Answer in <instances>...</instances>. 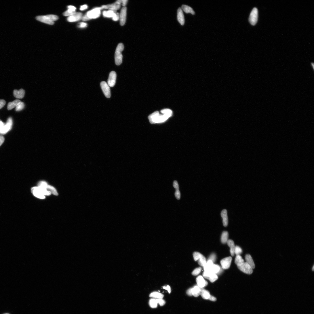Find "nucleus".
<instances>
[{"label": "nucleus", "mask_w": 314, "mask_h": 314, "mask_svg": "<svg viewBox=\"0 0 314 314\" xmlns=\"http://www.w3.org/2000/svg\"><path fill=\"white\" fill-rule=\"evenodd\" d=\"M198 260L199 264L203 267L205 265L207 262L206 258L203 254L201 255V256Z\"/></svg>", "instance_id": "obj_32"}, {"label": "nucleus", "mask_w": 314, "mask_h": 314, "mask_svg": "<svg viewBox=\"0 0 314 314\" xmlns=\"http://www.w3.org/2000/svg\"><path fill=\"white\" fill-rule=\"evenodd\" d=\"M312 271H314V265H313V268H312Z\"/></svg>", "instance_id": "obj_57"}, {"label": "nucleus", "mask_w": 314, "mask_h": 314, "mask_svg": "<svg viewBox=\"0 0 314 314\" xmlns=\"http://www.w3.org/2000/svg\"><path fill=\"white\" fill-rule=\"evenodd\" d=\"M158 303L156 299L152 298L150 299L149 302L150 306L152 308H156L157 306Z\"/></svg>", "instance_id": "obj_35"}, {"label": "nucleus", "mask_w": 314, "mask_h": 314, "mask_svg": "<svg viewBox=\"0 0 314 314\" xmlns=\"http://www.w3.org/2000/svg\"><path fill=\"white\" fill-rule=\"evenodd\" d=\"M25 94V90L22 89L19 90H15L13 91L14 96L17 98L22 99L24 98Z\"/></svg>", "instance_id": "obj_19"}, {"label": "nucleus", "mask_w": 314, "mask_h": 314, "mask_svg": "<svg viewBox=\"0 0 314 314\" xmlns=\"http://www.w3.org/2000/svg\"><path fill=\"white\" fill-rule=\"evenodd\" d=\"M214 263L211 260H208L203 267L204 271H209Z\"/></svg>", "instance_id": "obj_30"}, {"label": "nucleus", "mask_w": 314, "mask_h": 314, "mask_svg": "<svg viewBox=\"0 0 314 314\" xmlns=\"http://www.w3.org/2000/svg\"><path fill=\"white\" fill-rule=\"evenodd\" d=\"M216 259V255L215 254L213 253L210 255L208 260H211L213 262L215 261Z\"/></svg>", "instance_id": "obj_44"}, {"label": "nucleus", "mask_w": 314, "mask_h": 314, "mask_svg": "<svg viewBox=\"0 0 314 314\" xmlns=\"http://www.w3.org/2000/svg\"><path fill=\"white\" fill-rule=\"evenodd\" d=\"M117 11L111 10H105L103 12V15L104 17L110 18L113 17Z\"/></svg>", "instance_id": "obj_25"}, {"label": "nucleus", "mask_w": 314, "mask_h": 314, "mask_svg": "<svg viewBox=\"0 0 314 314\" xmlns=\"http://www.w3.org/2000/svg\"><path fill=\"white\" fill-rule=\"evenodd\" d=\"M202 255L201 253L198 252H195L193 253L194 259L195 261H197L201 257Z\"/></svg>", "instance_id": "obj_41"}, {"label": "nucleus", "mask_w": 314, "mask_h": 314, "mask_svg": "<svg viewBox=\"0 0 314 314\" xmlns=\"http://www.w3.org/2000/svg\"><path fill=\"white\" fill-rule=\"evenodd\" d=\"M197 286L201 288L205 287L208 285V282L204 280L203 277L201 275L199 276L196 279Z\"/></svg>", "instance_id": "obj_15"}, {"label": "nucleus", "mask_w": 314, "mask_h": 314, "mask_svg": "<svg viewBox=\"0 0 314 314\" xmlns=\"http://www.w3.org/2000/svg\"><path fill=\"white\" fill-rule=\"evenodd\" d=\"M149 296L151 298L156 299H163L164 297L163 294L157 292H154L151 293Z\"/></svg>", "instance_id": "obj_28"}, {"label": "nucleus", "mask_w": 314, "mask_h": 314, "mask_svg": "<svg viewBox=\"0 0 314 314\" xmlns=\"http://www.w3.org/2000/svg\"><path fill=\"white\" fill-rule=\"evenodd\" d=\"M227 245L230 248V252L232 256H233L235 255V246L234 242L232 240H228L227 242Z\"/></svg>", "instance_id": "obj_21"}, {"label": "nucleus", "mask_w": 314, "mask_h": 314, "mask_svg": "<svg viewBox=\"0 0 314 314\" xmlns=\"http://www.w3.org/2000/svg\"><path fill=\"white\" fill-rule=\"evenodd\" d=\"M201 289L202 288L197 286H195L193 288H191L192 295L195 297L199 296L201 294Z\"/></svg>", "instance_id": "obj_20"}, {"label": "nucleus", "mask_w": 314, "mask_h": 314, "mask_svg": "<svg viewBox=\"0 0 314 314\" xmlns=\"http://www.w3.org/2000/svg\"><path fill=\"white\" fill-rule=\"evenodd\" d=\"M163 288L164 289L167 290L168 293H169V294L171 292V288L169 286H164Z\"/></svg>", "instance_id": "obj_51"}, {"label": "nucleus", "mask_w": 314, "mask_h": 314, "mask_svg": "<svg viewBox=\"0 0 314 314\" xmlns=\"http://www.w3.org/2000/svg\"><path fill=\"white\" fill-rule=\"evenodd\" d=\"M244 262V261L240 255H237L236 257L235 262L237 266L239 265Z\"/></svg>", "instance_id": "obj_33"}, {"label": "nucleus", "mask_w": 314, "mask_h": 314, "mask_svg": "<svg viewBox=\"0 0 314 314\" xmlns=\"http://www.w3.org/2000/svg\"><path fill=\"white\" fill-rule=\"evenodd\" d=\"M173 186L176 190L179 189V186L177 181H174L173 183Z\"/></svg>", "instance_id": "obj_48"}, {"label": "nucleus", "mask_w": 314, "mask_h": 314, "mask_svg": "<svg viewBox=\"0 0 314 314\" xmlns=\"http://www.w3.org/2000/svg\"><path fill=\"white\" fill-rule=\"evenodd\" d=\"M161 112L162 114H165L167 115L169 118L172 116V111L169 109H163V110L161 111Z\"/></svg>", "instance_id": "obj_34"}, {"label": "nucleus", "mask_w": 314, "mask_h": 314, "mask_svg": "<svg viewBox=\"0 0 314 314\" xmlns=\"http://www.w3.org/2000/svg\"><path fill=\"white\" fill-rule=\"evenodd\" d=\"M202 270V268L201 267L197 268L195 269L194 270L192 274L193 275L196 276L199 274Z\"/></svg>", "instance_id": "obj_40"}, {"label": "nucleus", "mask_w": 314, "mask_h": 314, "mask_svg": "<svg viewBox=\"0 0 314 314\" xmlns=\"http://www.w3.org/2000/svg\"><path fill=\"white\" fill-rule=\"evenodd\" d=\"M83 14L81 13L76 12L73 15L69 16L67 18V20L68 22H73L77 21L82 19Z\"/></svg>", "instance_id": "obj_14"}, {"label": "nucleus", "mask_w": 314, "mask_h": 314, "mask_svg": "<svg viewBox=\"0 0 314 314\" xmlns=\"http://www.w3.org/2000/svg\"><path fill=\"white\" fill-rule=\"evenodd\" d=\"M100 86L104 95L107 98L111 97V91L110 87L106 82L103 81L101 83Z\"/></svg>", "instance_id": "obj_9"}, {"label": "nucleus", "mask_w": 314, "mask_h": 314, "mask_svg": "<svg viewBox=\"0 0 314 314\" xmlns=\"http://www.w3.org/2000/svg\"><path fill=\"white\" fill-rule=\"evenodd\" d=\"M21 101L19 100H16L13 101V102H10L8 103L7 106V109L8 110H11L13 109L14 107H16L21 102Z\"/></svg>", "instance_id": "obj_23"}, {"label": "nucleus", "mask_w": 314, "mask_h": 314, "mask_svg": "<svg viewBox=\"0 0 314 314\" xmlns=\"http://www.w3.org/2000/svg\"><path fill=\"white\" fill-rule=\"evenodd\" d=\"M122 3V0H119L114 3L109 5H103L101 8L102 9H108L109 10L117 11L121 8Z\"/></svg>", "instance_id": "obj_6"}, {"label": "nucleus", "mask_w": 314, "mask_h": 314, "mask_svg": "<svg viewBox=\"0 0 314 314\" xmlns=\"http://www.w3.org/2000/svg\"><path fill=\"white\" fill-rule=\"evenodd\" d=\"M48 185L47 182H45V181H42L39 183L38 184V187H41L42 188L47 190Z\"/></svg>", "instance_id": "obj_37"}, {"label": "nucleus", "mask_w": 314, "mask_h": 314, "mask_svg": "<svg viewBox=\"0 0 314 314\" xmlns=\"http://www.w3.org/2000/svg\"><path fill=\"white\" fill-rule=\"evenodd\" d=\"M117 79V74L115 71L111 72L109 74L108 80V84L109 87H113L114 86L116 83Z\"/></svg>", "instance_id": "obj_12"}, {"label": "nucleus", "mask_w": 314, "mask_h": 314, "mask_svg": "<svg viewBox=\"0 0 314 314\" xmlns=\"http://www.w3.org/2000/svg\"><path fill=\"white\" fill-rule=\"evenodd\" d=\"M202 298L205 300H209L211 295L208 290L205 289H202L201 294Z\"/></svg>", "instance_id": "obj_27"}, {"label": "nucleus", "mask_w": 314, "mask_h": 314, "mask_svg": "<svg viewBox=\"0 0 314 314\" xmlns=\"http://www.w3.org/2000/svg\"><path fill=\"white\" fill-rule=\"evenodd\" d=\"M5 125L3 122L0 121V134Z\"/></svg>", "instance_id": "obj_50"}, {"label": "nucleus", "mask_w": 314, "mask_h": 314, "mask_svg": "<svg viewBox=\"0 0 314 314\" xmlns=\"http://www.w3.org/2000/svg\"><path fill=\"white\" fill-rule=\"evenodd\" d=\"M221 215L223 218V225L224 227H226L228 224V218L227 210L225 209L223 210L221 212Z\"/></svg>", "instance_id": "obj_17"}, {"label": "nucleus", "mask_w": 314, "mask_h": 314, "mask_svg": "<svg viewBox=\"0 0 314 314\" xmlns=\"http://www.w3.org/2000/svg\"><path fill=\"white\" fill-rule=\"evenodd\" d=\"M101 10L102 9L101 7H96L88 11L85 15L83 16L82 20L86 21L98 18L100 15Z\"/></svg>", "instance_id": "obj_3"}, {"label": "nucleus", "mask_w": 314, "mask_h": 314, "mask_svg": "<svg viewBox=\"0 0 314 314\" xmlns=\"http://www.w3.org/2000/svg\"><path fill=\"white\" fill-rule=\"evenodd\" d=\"M311 64L312 66L313 67V69H314V64H313V63H311Z\"/></svg>", "instance_id": "obj_56"}, {"label": "nucleus", "mask_w": 314, "mask_h": 314, "mask_svg": "<svg viewBox=\"0 0 314 314\" xmlns=\"http://www.w3.org/2000/svg\"><path fill=\"white\" fill-rule=\"evenodd\" d=\"M5 141V138L2 136H0V146L3 144Z\"/></svg>", "instance_id": "obj_49"}, {"label": "nucleus", "mask_w": 314, "mask_h": 314, "mask_svg": "<svg viewBox=\"0 0 314 314\" xmlns=\"http://www.w3.org/2000/svg\"><path fill=\"white\" fill-rule=\"evenodd\" d=\"M37 20L40 22L50 25L54 24V21L58 20V16L54 15H49L46 16H39L37 17Z\"/></svg>", "instance_id": "obj_4"}, {"label": "nucleus", "mask_w": 314, "mask_h": 314, "mask_svg": "<svg viewBox=\"0 0 314 314\" xmlns=\"http://www.w3.org/2000/svg\"><path fill=\"white\" fill-rule=\"evenodd\" d=\"M47 190L51 192V193L55 195H58V193L56 189L54 188L50 185H48L47 187Z\"/></svg>", "instance_id": "obj_36"}, {"label": "nucleus", "mask_w": 314, "mask_h": 314, "mask_svg": "<svg viewBox=\"0 0 314 314\" xmlns=\"http://www.w3.org/2000/svg\"><path fill=\"white\" fill-rule=\"evenodd\" d=\"M175 195L177 199L178 200L180 199L181 194L179 189L176 190L175 193Z\"/></svg>", "instance_id": "obj_45"}, {"label": "nucleus", "mask_w": 314, "mask_h": 314, "mask_svg": "<svg viewBox=\"0 0 314 314\" xmlns=\"http://www.w3.org/2000/svg\"><path fill=\"white\" fill-rule=\"evenodd\" d=\"M220 271L221 269L220 266L218 265L214 264L212 265L209 271L212 273L217 274L220 273Z\"/></svg>", "instance_id": "obj_26"}, {"label": "nucleus", "mask_w": 314, "mask_h": 314, "mask_svg": "<svg viewBox=\"0 0 314 314\" xmlns=\"http://www.w3.org/2000/svg\"><path fill=\"white\" fill-rule=\"evenodd\" d=\"M258 10L255 7L251 12L249 20L251 24L254 26L258 22Z\"/></svg>", "instance_id": "obj_7"}, {"label": "nucleus", "mask_w": 314, "mask_h": 314, "mask_svg": "<svg viewBox=\"0 0 314 314\" xmlns=\"http://www.w3.org/2000/svg\"><path fill=\"white\" fill-rule=\"evenodd\" d=\"M169 118L165 114H160L158 111L155 112L148 117L149 121L151 124L163 123L167 120Z\"/></svg>", "instance_id": "obj_1"}, {"label": "nucleus", "mask_w": 314, "mask_h": 314, "mask_svg": "<svg viewBox=\"0 0 314 314\" xmlns=\"http://www.w3.org/2000/svg\"><path fill=\"white\" fill-rule=\"evenodd\" d=\"M209 300L212 301H215L216 300V299L215 297L211 296L209 299Z\"/></svg>", "instance_id": "obj_54"}, {"label": "nucleus", "mask_w": 314, "mask_h": 314, "mask_svg": "<svg viewBox=\"0 0 314 314\" xmlns=\"http://www.w3.org/2000/svg\"><path fill=\"white\" fill-rule=\"evenodd\" d=\"M31 191L35 197L41 199H45V195H50L51 194L50 191L39 187L32 188Z\"/></svg>", "instance_id": "obj_2"}, {"label": "nucleus", "mask_w": 314, "mask_h": 314, "mask_svg": "<svg viewBox=\"0 0 314 314\" xmlns=\"http://www.w3.org/2000/svg\"><path fill=\"white\" fill-rule=\"evenodd\" d=\"M242 252L241 248L240 247L236 246H235V253L237 255H240Z\"/></svg>", "instance_id": "obj_39"}, {"label": "nucleus", "mask_w": 314, "mask_h": 314, "mask_svg": "<svg viewBox=\"0 0 314 314\" xmlns=\"http://www.w3.org/2000/svg\"><path fill=\"white\" fill-rule=\"evenodd\" d=\"M13 125V121L12 118L9 117L8 119L7 123L5 124L2 129L1 134H5L11 130Z\"/></svg>", "instance_id": "obj_10"}, {"label": "nucleus", "mask_w": 314, "mask_h": 314, "mask_svg": "<svg viewBox=\"0 0 314 314\" xmlns=\"http://www.w3.org/2000/svg\"><path fill=\"white\" fill-rule=\"evenodd\" d=\"M120 14L116 12L115 13L112 17V20L113 21H117L119 20Z\"/></svg>", "instance_id": "obj_42"}, {"label": "nucleus", "mask_w": 314, "mask_h": 314, "mask_svg": "<svg viewBox=\"0 0 314 314\" xmlns=\"http://www.w3.org/2000/svg\"><path fill=\"white\" fill-rule=\"evenodd\" d=\"M6 101L4 100H0V109H1L6 104Z\"/></svg>", "instance_id": "obj_46"}, {"label": "nucleus", "mask_w": 314, "mask_h": 314, "mask_svg": "<svg viewBox=\"0 0 314 314\" xmlns=\"http://www.w3.org/2000/svg\"><path fill=\"white\" fill-rule=\"evenodd\" d=\"M127 0H122V5L124 6V7H125V6L127 5Z\"/></svg>", "instance_id": "obj_53"}, {"label": "nucleus", "mask_w": 314, "mask_h": 314, "mask_svg": "<svg viewBox=\"0 0 314 314\" xmlns=\"http://www.w3.org/2000/svg\"><path fill=\"white\" fill-rule=\"evenodd\" d=\"M124 49L123 44L120 43L118 45L116 49L115 54V64L118 66L121 65L123 61V56L122 52Z\"/></svg>", "instance_id": "obj_5"}, {"label": "nucleus", "mask_w": 314, "mask_h": 314, "mask_svg": "<svg viewBox=\"0 0 314 314\" xmlns=\"http://www.w3.org/2000/svg\"><path fill=\"white\" fill-rule=\"evenodd\" d=\"M181 9L187 14L190 13L192 15H194L195 14V11H194L192 8L189 6L183 5Z\"/></svg>", "instance_id": "obj_24"}, {"label": "nucleus", "mask_w": 314, "mask_h": 314, "mask_svg": "<svg viewBox=\"0 0 314 314\" xmlns=\"http://www.w3.org/2000/svg\"><path fill=\"white\" fill-rule=\"evenodd\" d=\"M187 294L189 296H192V294L191 293V288L187 290Z\"/></svg>", "instance_id": "obj_55"}, {"label": "nucleus", "mask_w": 314, "mask_h": 314, "mask_svg": "<svg viewBox=\"0 0 314 314\" xmlns=\"http://www.w3.org/2000/svg\"><path fill=\"white\" fill-rule=\"evenodd\" d=\"M228 233L227 231L223 232L221 237V241L223 244L227 243L228 238Z\"/></svg>", "instance_id": "obj_29"}, {"label": "nucleus", "mask_w": 314, "mask_h": 314, "mask_svg": "<svg viewBox=\"0 0 314 314\" xmlns=\"http://www.w3.org/2000/svg\"><path fill=\"white\" fill-rule=\"evenodd\" d=\"M177 19L178 22L180 24L183 26L185 23V19L182 10L181 8H179L178 10Z\"/></svg>", "instance_id": "obj_16"}, {"label": "nucleus", "mask_w": 314, "mask_h": 314, "mask_svg": "<svg viewBox=\"0 0 314 314\" xmlns=\"http://www.w3.org/2000/svg\"><path fill=\"white\" fill-rule=\"evenodd\" d=\"M87 26V24L86 23L82 22L79 23L78 26V27L79 28H85Z\"/></svg>", "instance_id": "obj_47"}, {"label": "nucleus", "mask_w": 314, "mask_h": 314, "mask_svg": "<svg viewBox=\"0 0 314 314\" xmlns=\"http://www.w3.org/2000/svg\"><path fill=\"white\" fill-rule=\"evenodd\" d=\"M25 107L24 103L21 102L16 107V111H20L22 110Z\"/></svg>", "instance_id": "obj_38"}, {"label": "nucleus", "mask_w": 314, "mask_h": 314, "mask_svg": "<svg viewBox=\"0 0 314 314\" xmlns=\"http://www.w3.org/2000/svg\"><path fill=\"white\" fill-rule=\"evenodd\" d=\"M88 8V7L87 5H83L81 6L80 8V10H83L87 9Z\"/></svg>", "instance_id": "obj_52"}, {"label": "nucleus", "mask_w": 314, "mask_h": 314, "mask_svg": "<svg viewBox=\"0 0 314 314\" xmlns=\"http://www.w3.org/2000/svg\"><path fill=\"white\" fill-rule=\"evenodd\" d=\"M68 9L65 12L63 15L65 16H69L74 14L76 12L75 10L76 8L73 6H69L68 7Z\"/></svg>", "instance_id": "obj_18"}, {"label": "nucleus", "mask_w": 314, "mask_h": 314, "mask_svg": "<svg viewBox=\"0 0 314 314\" xmlns=\"http://www.w3.org/2000/svg\"><path fill=\"white\" fill-rule=\"evenodd\" d=\"M157 300L158 303L161 306H163L165 304V301L163 299H157Z\"/></svg>", "instance_id": "obj_43"}, {"label": "nucleus", "mask_w": 314, "mask_h": 314, "mask_svg": "<svg viewBox=\"0 0 314 314\" xmlns=\"http://www.w3.org/2000/svg\"><path fill=\"white\" fill-rule=\"evenodd\" d=\"M232 258L231 257H227L222 259L220 261V263L222 268L227 269L230 266Z\"/></svg>", "instance_id": "obj_13"}, {"label": "nucleus", "mask_w": 314, "mask_h": 314, "mask_svg": "<svg viewBox=\"0 0 314 314\" xmlns=\"http://www.w3.org/2000/svg\"><path fill=\"white\" fill-rule=\"evenodd\" d=\"M245 259L246 262L249 265L252 269H254L255 267V265L252 257L249 254L246 255Z\"/></svg>", "instance_id": "obj_22"}, {"label": "nucleus", "mask_w": 314, "mask_h": 314, "mask_svg": "<svg viewBox=\"0 0 314 314\" xmlns=\"http://www.w3.org/2000/svg\"><path fill=\"white\" fill-rule=\"evenodd\" d=\"M218 278V276L216 274L211 273L206 279L209 280L211 282L213 283L216 281Z\"/></svg>", "instance_id": "obj_31"}, {"label": "nucleus", "mask_w": 314, "mask_h": 314, "mask_svg": "<svg viewBox=\"0 0 314 314\" xmlns=\"http://www.w3.org/2000/svg\"><path fill=\"white\" fill-rule=\"evenodd\" d=\"M127 11V7H125L122 8L120 14L119 18L120 24L121 26H124L125 24L126 20Z\"/></svg>", "instance_id": "obj_11"}, {"label": "nucleus", "mask_w": 314, "mask_h": 314, "mask_svg": "<svg viewBox=\"0 0 314 314\" xmlns=\"http://www.w3.org/2000/svg\"><path fill=\"white\" fill-rule=\"evenodd\" d=\"M237 267L240 271L248 274H251L253 272L252 268L246 262H244Z\"/></svg>", "instance_id": "obj_8"}, {"label": "nucleus", "mask_w": 314, "mask_h": 314, "mask_svg": "<svg viewBox=\"0 0 314 314\" xmlns=\"http://www.w3.org/2000/svg\"><path fill=\"white\" fill-rule=\"evenodd\" d=\"M9 314V313H5V314Z\"/></svg>", "instance_id": "obj_58"}]
</instances>
